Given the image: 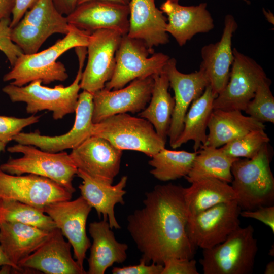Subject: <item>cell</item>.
Instances as JSON below:
<instances>
[{
	"label": "cell",
	"instance_id": "obj_1",
	"mask_svg": "<svg viewBox=\"0 0 274 274\" xmlns=\"http://www.w3.org/2000/svg\"><path fill=\"white\" fill-rule=\"evenodd\" d=\"M143 204L127 218V229L141 253L140 259L163 265L170 258H193L196 247L187 234L184 187L156 185L146 193Z\"/></svg>",
	"mask_w": 274,
	"mask_h": 274
},
{
	"label": "cell",
	"instance_id": "obj_2",
	"mask_svg": "<svg viewBox=\"0 0 274 274\" xmlns=\"http://www.w3.org/2000/svg\"><path fill=\"white\" fill-rule=\"evenodd\" d=\"M90 33L69 24L67 33L52 46L33 54L21 55L12 69L4 76L3 81H12L10 84L18 86L36 80L45 84L64 81L68 75L64 64L57 59L72 48L87 47Z\"/></svg>",
	"mask_w": 274,
	"mask_h": 274
},
{
	"label": "cell",
	"instance_id": "obj_3",
	"mask_svg": "<svg viewBox=\"0 0 274 274\" xmlns=\"http://www.w3.org/2000/svg\"><path fill=\"white\" fill-rule=\"evenodd\" d=\"M79 60V68L72 84L49 87L42 85V81L36 80L23 86L9 84L2 91L13 102L26 104V111L35 115L38 112L48 110L52 112L55 120L62 119L75 112L80 88L82 70L87 54L86 47L75 48Z\"/></svg>",
	"mask_w": 274,
	"mask_h": 274
},
{
	"label": "cell",
	"instance_id": "obj_4",
	"mask_svg": "<svg viewBox=\"0 0 274 274\" xmlns=\"http://www.w3.org/2000/svg\"><path fill=\"white\" fill-rule=\"evenodd\" d=\"M270 162L266 144L254 157L238 158L233 163L231 186L241 210H252L273 204L274 177Z\"/></svg>",
	"mask_w": 274,
	"mask_h": 274
},
{
	"label": "cell",
	"instance_id": "obj_5",
	"mask_svg": "<svg viewBox=\"0 0 274 274\" xmlns=\"http://www.w3.org/2000/svg\"><path fill=\"white\" fill-rule=\"evenodd\" d=\"M7 151L21 153L23 156L11 158L0 165V169L4 172L14 175L31 174L40 176L61 185L72 193L76 191L73 180L78 168L67 152H49L33 145L19 143L8 147Z\"/></svg>",
	"mask_w": 274,
	"mask_h": 274
},
{
	"label": "cell",
	"instance_id": "obj_6",
	"mask_svg": "<svg viewBox=\"0 0 274 274\" xmlns=\"http://www.w3.org/2000/svg\"><path fill=\"white\" fill-rule=\"evenodd\" d=\"M251 225L239 226L222 243L203 249L199 262L204 274H249L258 251Z\"/></svg>",
	"mask_w": 274,
	"mask_h": 274
},
{
	"label": "cell",
	"instance_id": "obj_7",
	"mask_svg": "<svg viewBox=\"0 0 274 274\" xmlns=\"http://www.w3.org/2000/svg\"><path fill=\"white\" fill-rule=\"evenodd\" d=\"M92 135L104 138L122 151H139L150 157L166 144L148 120L128 113L113 115L94 123Z\"/></svg>",
	"mask_w": 274,
	"mask_h": 274
},
{
	"label": "cell",
	"instance_id": "obj_8",
	"mask_svg": "<svg viewBox=\"0 0 274 274\" xmlns=\"http://www.w3.org/2000/svg\"><path fill=\"white\" fill-rule=\"evenodd\" d=\"M169 58L163 53H153L142 40L123 35L116 52L113 76L104 88L117 90L134 80L152 76L163 70Z\"/></svg>",
	"mask_w": 274,
	"mask_h": 274
},
{
	"label": "cell",
	"instance_id": "obj_9",
	"mask_svg": "<svg viewBox=\"0 0 274 274\" xmlns=\"http://www.w3.org/2000/svg\"><path fill=\"white\" fill-rule=\"evenodd\" d=\"M241 211L237 201L234 200L188 216L186 231L190 242L202 249L222 243L240 226Z\"/></svg>",
	"mask_w": 274,
	"mask_h": 274
},
{
	"label": "cell",
	"instance_id": "obj_10",
	"mask_svg": "<svg viewBox=\"0 0 274 274\" xmlns=\"http://www.w3.org/2000/svg\"><path fill=\"white\" fill-rule=\"evenodd\" d=\"M233 53L228 82L215 98L213 109L244 111L260 83L268 78L263 67L254 59L235 48Z\"/></svg>",
	"mask_w": 274,
	"mask_h": 274
},
{
	"label": "cell",
	"instance_id": "obj_11",
	"mask_svg": "<svg viewBox=\"0 0 274 274\" xmlns=\"http://www.w3.org/2000/svg\"><path fill=\"white\" fill-rule=\"evenodd\" d=\"M72 194L48 178L31 174L11 175L0 169V198L17 200L43 211L51 203L71 200Z\"/></svg>",
	"mask_w": 274,
	"mask_h": 274
},
{
	"label": "cell",
	"instance_id": "obj_12",
	"mask_svg": "<svg viewBox=\"0 0 274 274\" xmlns=\"http://www.w3.org/2000/svg\"><path fill=\"white\" fill-rule=\"evenodd\" d=\"M122 37L112 29H98L90 33L86 47L88 60L82 72L81 89L93 94L105 87L113 76L115 54Z\"/></svg>",
	"mask_w": 274,
	"mask_h": 274
},
{
	"label": "cell",
	"instance_id": "obj_13",
	"mask_svg": "<svg viewBox=\"0 0 274 274\" xmlns=\"http://www.w3.org/2000/svg\"><path fill=\"white\" fill-rule=\"evenodd\" d=\"M93 107V94L83 90L79 94L73 126L67 132L57 136H48L42 135L39 131L21 132L14 137L13 140L49 152L72 150L92 135Z\"/></svg>",
	"mask_w": 274,
	"mask_h": 274
},
{
	"label": "cell",
	"instance_id": "obj_14",
	"mask_svg": "<svg viewBox=\"0 0 274 274\" xmlns=\"http://www.w3.org/2000/svg\"><path fill=\"white\" fill-rule=\"evenodd\" d=\"M153 85V78L150 76L134 80L119 89L104 88L96 91L93 94V123L119 114L140 113L149 104Z\"/></svg>",
	"mask_w": 274,
	"mask_h": 274
},
{
	"label": "cell",
	"instance_id": "obj_15",
	"mask_svg": "<svg viewBox=\"0 0 274 274\" xmlns=\"http://www.w3.org/2000/svg\"><path fill=\"white\" fill-rule=\"evenodd\" d=\"M91 206L81 196L73 200L51 203L44 209L73 249L74 258L84 269L86 253L91 242L86 233V222L92 210Z\"/></svg>",
	"mask_w": 274,
	"mask_h": 274
},
{
	"label": "cell",
	"instance_id": "obj_16",
	"mask_svg": "<svg viewBox=\"0 0 274 274\" xmlns=\"http://www.w3.org/2000/svg\"><path fill=\"white\" fill-rule=\"evenodd\" d=\"M122 151L106 139L92 135L70 154L78 169L98 181L112 184L120 170Z\"/></svg>",
	"mask_w": 274,
	"mask_h": 274
},
{
	"label": "cell",
	"instance_id": "obj_17",
	"mask_svg": "<svg viewBox=\"0 0 274 274\" xmlns=\"http://www.w3.org/2000/svg\"><path fill=\"white\" fill-rule=\"evenodd\" d=\"M176 64V60L170 58L163 68L169 87L175 94V107L168 134L171 147L182 131L184 118L190 105L201 96L209 85L202 69L184 74L178 70Z\"/></svg>",
	"mask_w": 274,
	"mask_h": 274
},
{
	"label": "cell",
	"instance_id": "obj_18",
	"mask_svg": "<svg viewBox=\"0 0 274 274\" xmlns=\"http://www.w3.org/2000/svg\"><path fill=\"white\" fill-rule=\"evenodd\" d=\"M66 17L69 24L90 33L106 29L117 31L123 36L128 31V5L107 1L91 0L78 5Z\"/></svg>",
	"mask_w": 274,
	"mask_h": 274
},
{
	"label": "cell",
	"instance_id": "obj_19",
	"mask_svg": "<svg viewBox=\"0 0 274 274\" xmlns=\"http://www.w3.org/2000/svg\"><path fill=\"white\" fill-rule=\"evenodd\" d=\"M238 24L234 16L227 14L220 40L210 43L201 49L200 68L204 72L215 97L226 86L234 60L232 39Z\"/></svg>",
	"mask_w": 274,
	"mask_h": 274
},
{
	"label": "cell",
	"instance_id": "obj_20",
	"mask_svg": "<svg viewBox=\"0 0 274 274\" xmlns=\"http://www.w3.org/2000/svg\"><path fill=\"white\" fill-rule=\"evenodd\" d=\"M58 228L33 253L21 260L18 266L46 274H85L72 256V246Z\"/></svg>",
	"mask_w": 274,
	"mask_h": 274
},
{
	"label": "cell",
	"instance_id": "obj_21",
	"mask_svg": "<svg viewBox=\"0 0 274 274\" xmlns=\"http://www.w3.org/2000/svg\"><path fill=\"white\" fill-rule=\"evenodd\" d=\"M160 10L167 16L166 32L181 47L196 35L208 32L215 26L206 3L185 6L166 0L161 5Z\"/></svg>",
	"mask_w": 274,
	"mask_h": 274
},
{
	"label": "cell",
	"instance_id": "obj_22",
	"mask_svg": "<svg viewBox=\"0 0 274 274\" xmlns=\"http://www.w3.org/2000/svg\"><path fill=\"white\" fill-rule=\"evenodd\" d=\"M128 6V37L142 40L153 53L154 47L169 42L167 18L155 0H130Z\"/></svg>",
	"mask_w": 274,
	"mask_h": 274
},
{
	"label": "cell",
	"instance_id": "obj_23",
	"mask_svg": "<svg viewBox=\"0 0 274 274\" xmlns=\"http://www.w3.org/2000/svg\"><path fill=\"white\" fill-rule=\"evenodd\" d=\"M77 175L82 183L78 188L81 196L96 211L99 218L101 216L108 221L111 229L121 228L115 216L116 204H125L123 196L126 192L127 177L123 176L116 185H113L98 181L78 169Z\"/></svg>",
	"mask_w": 274,
	"mask_h": 274
},
{
	"label": "cell",
	"instance_id": "obj_24",
	"mask_svg": "<svg viewBox=\"0 0 274 274\" xmlns=\"http://www.w3.org/2000/svg\"><path fill=\"white\" fill-rule=\"evenodd\" d=\"M107 220L91 222L89 233L93 239L88 259V274H104L115 263H122L127 258L128 246L118 242Z\"/></svg>",
	"mask_w": 274,
	"mask_h": 274
},
{
	"label": "cell",
	"instance_id": "obj_25",
	"mask_svg": "<svg viewBox=\"0 0 274 274\" xmlns=\"http://www.w3.org/2000/svg\"><path fill=\"white\" fill-rule=\"evenodd\" d=\"M51 231L21 223L2 222L0 244L7 257L18 266L48 238Z\"/></svg>",
	"mask_w": 274,
	"mask_h": 274
},
{
	"label": "cell",
	"instance_id": "obj_26",
	"mask_svg": "<svg viewBox=\"0 0 274 274\" xmlns=\"http://www.w3.org/2000/svg\"><path fill=\"white\" fill-rule=\"evenodd\" d=\"M241 112L213 109L208 124L209 133L204 145L219 148L252 131L265 130L263 123L245 116Z\"/></svg>",
	"mask_w": 274,
	"mask_h": 274
},
{
	"label": "cell",
	"instance_id": "obj_27",
	"mask_svg": "<svg viewBox=\"0 0 274 274\" xmlns=\"http://www.w3.org/2000/svg\"><path fill=\"white\" fill-rule=\"evenodd\" d=\"M184 187V197L188 216L195 215L214 206L234 200L236 195L229 183L215 178H206Z\"/></svg>",
	"mask_w": 274,
	"mask_h": 274
},
{
	"label": "cell",
	"instance_id": "obj_28",
	"mask_svg": "<svg viewBox=\"0 0 274 274\" xmlns=\"http://www.w3.org/2000/svg\"><path fill=\"white\" fill-rule=\"evenodd\" d=\"M154 85L149 105L139 113V116L148 120L157 134L165 142L168 136L175 99L168 91L169 84L166 73L152 76Z\"/></svg>",
	"mask_w": 274,
	"mask_h": 274
},
{
	"label": "cell",
	"instance_id": "obj_29",
	"mask_svg": "<svg viewBox=\"0 0 274 274\" xmlns=\"http://www.w3.org/2000/svg\"><path fill=\"white\" fill-rule=\"evenodd\" d=\"M215 96L209 85L203 93L191 104L187 112L182 131L172 146L173 149L181 147L189 141L194 142V151L199 150L206 143V132L210 115L213 110V104Z\"/></svg>",
	"mask_w": 274,
	"mask_h": 274
},
{
	"label": "cell",
	"instance_id": "obj_30",
	"mask_svg": "<svg viewBox=\"0 0 274 274\" xmlns=\"http://www.w3.org/2000/svg\"><path fill=\"white\" fill-rule=\"evenodd\" d=\"M238 158L227 155L221 149L202 145L188 174L185 177L189 183L206 178H215L231 183V166Z\"/></svg>",
	"mask_w": 274,
	"mask_h": 274
},
{
	"label": "cell",
	"instance_id": "obj_31",
	"mask_svg": "<svg viewBox=\"0 0 274 274\" xmlns=\"http://www.w3.org/2000/svg\"><path fill=\"white\" fill-rule=\"evenodd\" d=\"M197 151L161 149L149 161L153 168L150 174L161 181H169L185 177L191 170Z\"/></svg>",
	"mask_w": 274,
	"mask_h": 274
},
{
	"label": "cell",
	"instance_id": "obj_32",
	"mask_svg": "<svg viewBox=\"0 0 274 274\" xmlns=\"http://www.w3.org/2000/svg\"><path fill=\"white\" fill-rule=\"evenodd\" d=\"M2 222L21 223L47 231L57 228L42 210L17 200L0 198V222Z\"/></svg>",
	"mask_w": 274,
	"mask_h": 274
},
{
	"label": "cell",
	"instance_id": "obj_33",
	"mask_svg": "<svg viewBox=\"0 0 274 274\" xmlns=\"http://www.w3.org/2000/svg\"><path fill=\"white\" fill-rule=\"evenodd\" d=\"M20 21L50 29L54 33L65 35L68 31L69 24L66 17L58 12L53 0H38Z\"/></svg>",
	"mask_w": 274,
	"mask_h": 274
},
{
	"label": "cell",
	"instance_id": "obj_34",
	"mask_svg": "<svg viewBox=\"0 0 274 274\" xmlns=\"http://www.w3.org/2000/svg\"><path fill=\"white\" fill-rule=\"evenodd\" d=\"M270 139L264 129L252 131L220 147L228 156L250 159L255 156Z\"/></svg>",
	"mask_w": 274,
	"mask_h": 274
},
{
	"label": "cell",
	"instance_id": "obj_35",
	"mask_svg": "<svg viewBox=\"0 0 274 274\" xmlns=\"http://www.w3.org/2000/svg\"><path fill=\"white\" fill-rule=\"evenodd\" d=\"M54 33L50 29L19 21L11 28V37L23 54H31L37 52L45 41Z\"/></svg>",
	"mask_w": 274,
	"mask_h": 274
},
{
	"label": "cell",
	"instance_id": "obj_36",
	"mask_svg": "<svg viewBox=\"0 0 274 274\" xmlns=\"http://www.w3.org/2000/svg\"><path fill=\"white\" fill-rule=\"evenodd\" d=\"M270 84L268 78L262 81L244 111L249 116L263 123H274V97Z\"/></svg>",
	"mask_w": 274,
	"mask_h": 274
},
{
	"label": "cell",
	"instance_id": "obj_37",
	"mask_svg": "<svg viewBox=\"0 0 274 274\" xmlns=\"http://www.w3.org/2000/svg\"><path fill=\"white\" fill-rule=\"evenodd\" d=\"M40 118L35 115L25 118L0 115V141L7 144L13 140L23 128L38 122Z\"/></svg>",
	"mask_w": 274,
	"mask_h": 274
},
{
	"label": "cell",
	"instance_id": "obj_38",
	"mask_svg": "<svg viewBox=\"0 0 274 274\" xmlns=\"http://www.w3.org/2000/svg\"><path fill=\"white\" fill-rule=\"evenodd\" d=\"M11 18L0 20V51L5 54L12 66L17 58L23 53L11 39Z\"/></svg>",
	"mask_w": 274,
	"mask_h": 274
},
{
	"label": "cell",
	"instance_id": "obj_39",
	"mask_svg": "<svg viewBox=\"0 0 274 274\" xmlns=\"http://www.w3.org/2000/svg\"><path fill=\"white\" fill-rule=\"evenodd\" d=\"M196 261L192 259L173 258L165 260L161 274H198Z\"/></svg>",
	"mask_w": 274,
	"mask_h": 274
},
{
	"label": "cell",
	"instance_id": "obj_40",
	"mask_svg": "<svg viewBox=\"0 0 274 274\" xmlns=\"http://www.w3.org/2000/svg\"><path fill=\"white\" fill-rule=\"evenodd\" d=\"M163 269V265L162 264L152 263L149 265L140 259V263L137 265L113 267L112 273L113 274H161Z\"/></svg>",
	"mask_w": 274,
	"mask_h": 274
},
{
	"label": "cell",
	"instance_id": "obj_41",
	"mask_svg": "<svg viewBox=\"0 0 274 274\" xmlns=\"http://www.w3.org/2000/svg\"><path fill=\"white\" fill-rule=\"evenodd\" d=\"M240 216L258 220L269 227L274 232L273 206H262L252 210H241Z\"/></svg>",
	"mask_w": 274,
	"mask_h": 274
},
{
	"label": "cell",
	"instance_id": "obj_42",
	"mask_svg": "<svg viewBox=\"0 0 274 274\" xmlns=\"http://www.w3.org/2000/svg\"><path fill=\"white\" fill-rule=\"evenodd\" d=\"M38 0H16L13 9L10 27L16 26L23 17L26 12L30 9Z\"/></svg>",
	"mask_w": 274,
	"mask_h": 274
},
{
	"label": "cell",
	"instance_id": "obj_43",
	"mask_svg": "<svg viewBox=\"0 0 274 274\" xmlns=\"http://www.w3.org/2000/svg\"><path fill=\"white\" fill-rule=\"evenodd\" d=\"M78 0H53L56 9L61 14L70 15L77 6Z\"/></svg>",
	"mask_w": 274,
	"mask_h": 274
},
{
	"label": "cell",
	"instance_id": "obj_44",
	"mask_svg": "<svg viewBox=\"0 0 274 274\" xmlns=\"http://www.w3.org/2000/svg\"><path fill=\"white\" fill-rule=\"evenodd\" d=\"M16 0H0V20L10 18L15 7Z\"/></svg>",
	"mask_w": 274,
	"mask_h": 274
},
{
	"label": "cell",
	"instance_id": "obj_45",
	"mask_svg": "<svg viewBox=\"0 0 274 274\" xmlns=\"http://www.w3.org/2000/svg\"><path fill=\"white\" fill-rule=\"evenodd\" d=\"M4 265H9L18 270V272H26V270L16 266L13 264L7 257L0 244V267Z\"/></svg>",
	"mask_w": 274,
	"mask_h": 274
},
{
	"label": "cell",
	"instance_id": "obj_46",
	"mask_svg": "<svg viewBox=\"0 0 274 274\" xmlns=\"http://www.w3.org/2000/svg\"><path fill=\"white\" fill-rule=\"evenodd\" d=\"M262 12L267 21L272 25L274 24V15L270 11L263 8Z\"/></svg>",
	"mask_w": 274,
	"mask_h": 274
},
{
	"label": "cell",
	"instance_id": "obj_47",
	"mask_svg": "<svg viewBox=\"0 0 274 274\" xmlns=\"http://www.w3.org/2000/svg\"><path fill=\"white\" fill-rule=\"evenodd\" d=\"M89 1H91V0H78L77 5L83 3L84 2ZM102 1H110V2L121 4L123 5H128L130 0H102Z\"/></svg>",
	"mask_w": 274,
	"mask_h": 274
},
{
	"label": "cell",
	"instance_id": "obj_48",
	"mask_svg": "<svg viewBox=\"0 0 274 274\" xmlns=\"http://www.w3.org/2000/svg\"><path fill=\"white\" fill-rule=\"evenodd\" d=\"M265 274H273L274 273V262L273 261L268 262L265 268Z\"/></svg>",
	"mask_w": 274,
	"mask_h": 274
},
{
	"label": "cell",
	"instance_id": "obj_49",
	"mask_svg": "<svg viewBox=\"0 0 274 274\" xmlns=\"http://www.w3.org/2000/svg\"><path fill=\"white\" fill-rule=\"evenodd\" d=\"M7 144L5 143V142L0 141V153L2 151H3L5 150V147H6Z\"/></svg>",
	"mask_w": 274,
	"mask_h": 274
},
{
	"label": "cell",
	"instance_id": "obj_50",
	"mask_svg": "<svg viewBox=\"0 0 274 274\" xmlns=\"http://www.w3.org/2000/svg\"><path fill=\"white\" fill-rule=\"evenodd\" d=\"M268 254L270 255L271 256H273L274 255V248L273 246L272 245V247L270 249L269 252L268 253Z\"/></svg>",
	"mask_w": 274,
	"mask_h": 274
},
{
	"label": "cell",
	"instance_id": "obj_51",
	"mask_svg": "<svg viewBox=\"0 0 274 274\" xmlns=\"http://www.w3.org/2000/svg\"><path fill=\"white\" fill-rule=\"evenodd\" d=\"M168 1L173 2H178L179 0H168Z\"/></svg>",
	"mask_w": 274,
	"mask_h": 274
},
{
	"label": "cell",
	"instance_id": "obj_52",
	"mask_svg": "<svg viewBox=\"0 0 274 274\" xmlns=\"http://www.w3.org/2000/svg\"><path fill=\"white\" fill-rule=\"evenodd\" d=\"M244 1H247V0H244Z\"/></svg>",
	"mask_w": 274,
	"mask_h": 274
}]
</instances>
